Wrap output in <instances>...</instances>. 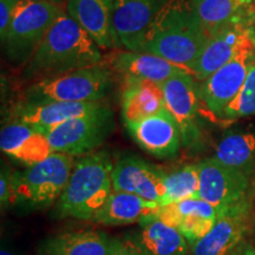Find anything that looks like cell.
<instances>
[{"mask_svg":"<svg viewBox=\"0 0 255 255\" xmlns=\"http://www.w3.org/2000/svg\"><path fill=\"white\" fill-rule=\"evenodd\" d=\"M176 207L181 216L177 229L187 239L190 247L213 228L216 220L225 209L216 208L200 197L181 201L176 203Z\"/></svg>","mask_w":255,"mask_h":255,"instance_id":"obj_25","label":"cell"},{"mask_svg":"<svg viewBox=\"0 0 255 255\" xmlns=\"http://www.w3.org/2000/svg\"><path fill=\"white\" fill-rule=\"evenodd\" d=\"M254 2H255V0H254Z\"/></svg>","mask_w":255,"mask_h":255,"instance_id":"obj_35","label":"cell"},{"mask_svg":"<svg viewBox=\"0 0 255 255\" xmlns=\"http://www.w3.org/2000/svg\"><path fill=\"white\" fill-rule=\"evenodd\" d=\"M244 53H255V38L251 28L239 20L210 34L199 58L191 66V72L196 79L203 82Z\"/></svg>","mask_w":255,"mask_h":255,"instance_id":"obj_8","label":"cell"},{"mask_svg":"<svg viewBox=\"0 0 255 255\" xmlns=\"http://www.w3.org/2000/svg\"><path fill=\"white\" fill-rule=\"evenodd\" d=\"M115 128L113 110L103 104L97 110L83 115L44 131L53 152L84 156L103 144Z\"/></svg>","mask_w":255,"mask_h":255,"instance_id":"obj_7","label":"cell"},{"mask_svg":"<svg viewBox=\"0 0 255 255\" xmlns=\"http://www.w3.org/2000/svg\"><path fill=\"white\" fill-rule=\"evenodd\" d=\"M12 197H13V171L8 168L1 169V176H0V202L1 207H8L12 205Z\"/></svg>","mask_w":255,"mask_h":255,"instance_id":"obj_30","label":"cell"},{"mask_svg":"<svg viewBox=\"0 0 255 255\" xmlns=\"http://www.w3.org/2000/svg\"><path fill=\"white\" fill-rule=\"evenodd\" d=\"M111 69L122 76L123 82L148 81L162 85L175 75L193 72L159 56L137 51H119L110 59ZM194 76V75H193Z\"/></svg>","mask_w":255,"mask_h":255,"instance_id":"obj_16","label":"cell"},{"mask_svg":"<svg viewBox=\"0 0 255 255\" xmlns=\"http://www.w3.org/2000/svg\"><path fill=\"white\" fill-rule=\"evenodd\" d=\"M165 108L162 85L148 81L124 83L122 119L124 124L141 121L161 113Z\"/></svg>","mask_w":255,"mask_h":255,"instance_id":"obj_23","label":"cell"},{"mask_svg":"<svg viewBox=\"0 0 255 255\" xmlns=\"http://www.w3.org/2000/svg\"><path fill=\"white\" fill-rule=\"evenodd\" d=\"M113 188L116 191L136 194L143 199L163 205L167 194V171L138 156L127 155L114 165Z\"/></svg>","mask_w":255,"mask_h":255,"instance_id":"obj_10","label":"cell"},{"mask_svg":"<svg viewBox=\"0 0 255 255\" xmlns=\"http://www.w3.org/2000/svg\"><path fill=\"white\" fill-rule=\"evenodd\" d=\"M20 0H0V37L1 40L7 33V30L13 18Z\"/></svg>","mask_w":255,"mask_h":255,"instance_id":"obj_29","label":"cell"},{"mask_svg":"<svg viewBox=\"0 0 255 255\" xmlns=\"http://www.w3.org/2000/svg\"><path fill=\"white\" fill-rule=\"evenodd\" d=\"M126 127L137 145L154 157H175L182 145L180 127L167 109Z\"/></svg>","mask_w":255,"mask_h":255,"instance_id":"obj_13","label":"cell"},{"mask_svg":"<svg viewBox=\"0 0 255 255\" xmlns=\"http://www.w3.org/2000/svg\"><path fill=\"white\" fill-rule=\"evenodd\" d=\"M253 237L255 241V213H254V220H253Z\"/></svg>","mask_w":255,"mask_h":255,"instance_id":"obj_34","label":"cell"},{"mask_svg":"<svg viewBox=\"0 0 255 255\" xmlns=\"http://www.w3.org/2000/svg\"><path fill=\"white\" fill-rule=\"evenodd\" d=\"M253 56L254 53H244L203 81L201 96L207 109L213 115L222 119L225 110L237 97L246 81Z\"/></svg>","mask_w":255,"mask_h":255,"instance_id":"obj_15","label":"cell"},{"mask_svg":"<svg viewBox=\"0 0 255 255\" xmlns=\"http://www.w3.org/2000/svg\"><path fill=\"white\" fill-rule=\"evenodd\" d=\"M255 116V62L251 64L240 92L225 110L222 119L239 120Z\"/></svg>","mask_w":255,"mask_h":255,"instance_id":"obj_28","label":"cell"},{"mask_svg":"<svg viewBox=\"0 0 255 255\" xmlns=\"http://www.w3.org/2000/svg\"><path fill=\"white\" fill-rule=\"evenodd\" d=\"M209 34L189 0H167L145 31L137 52H148L191 71Z\"/></svg>","mask_w":255,"mask_h":255,"instance_id":"obj_2","label":"cell"},{"mask_svg":"<svg viewBox=\"0 0 255 255\" xmlns=\"http://www.w3.org/2000/svg\"><path fill=\"white\" fill-rule=\"evenodd\" d=\"M114 162L108 151H94L75 162L69 182L56 202L59 219L91 221L113 193Z\"/></svg>","mask_w":255,"mask_h":255,"instance_id":"obj_3","label":"cell"},{"mask_svg":"<svg viewBox=\"0 0 255 255\" xmlns=\"http://www.w3.org/2000/svg\"><path fill=\"white\" fill-rule=\"evenodd\" d=\"M208 34L226 25L241 20L251 0H189Z\"/></svg>","mask_w":255,"mask_h":255,"instance_id":"obj_26","label":"cell"},{"mask_svg":"<svg viewBox=\"0 0 255 255\" xmlns=\"http://www.w3.org/2000/svg\"><path fill=\"white\" fill-rule=\"evenodd\" d=\"M116 255H146L145 252L137 245L136 241H121Z\"/></svg>","mask_w":255,"mask_h":255,"instance_id":"obj_31","label":"cell"},{"mask_svg":"<svg viewBox=\"0 0 255 255\" xmlns=\"http://www.w3.org/2000/svg\"><path fill=\"white\" fill-rule=\"evenodd\" d=\"M0 255H17V254H14V252L8 251L7 248L1 247V252H0Z\"/></svg>","mask_w":255,"mask_h":255,"instance_id":"obj_33","label":"cell"},{"mask_svg":"<svg viewBox=\"0 0 255 255\" xmlns=\"http://www.w3.org/2000/svg\"><path fill=\"white\" fill-rule=\"evenodd\" d=\"M199 164V197L216 208L231 207L250 194L251 178L210 157Z\"/></svg>","mask_w":255,"mask_h":255,"instance_id":"obj_11","label":"cell"},{"mask_svg":"<svg viewBox=\"0 0 255 255\" xmlns=\"http://www.w3.org/2000/svg\"><path fill=\"white\" fill-rule=\"evenodd\" d=\"M102 102H50V103H23L15 110V121L36 128L40 131L55 128L66 121L97 110Z\"/></svg>","mask_w":255,"mask_h":255,"instance_id":"obj_20","label":"cell"},{"mask_svg":"<svg viewBox=\"0 0 255 255\" xmlns=\"http://www.w3.org/2000/svg\"><path fill=\"white\" fill-rule=\"evenodd\" d=\"M65 11L100 47H116L113 32L114 0H66Z\"/></svg>","mask_w":255,"mask_h":255,"instance_id":"obj_19","label":"cell"},{"mask_svg":"<svg viewBox=\"0 0 255 255\" xmlns=\"http://www.w3.org/2000/svg\"><path fill=\"white\" fill-rule=\"evenodd\" d=\"M141 232L136 242L146 255H188L190 245L182 233L151 214L139 221Z\"/></svg>","mask_w":255,"mask_h":255,"instance_id":"obj_22","label":"cell"},{"mask_svg":"<svg viewBox=\"0 0 255 255\" xmlns=\"http://www.w3.org/2000/svg\"><path fill=\"white\" fill-rule=\"evenodd\" d=\"M102 63L100 46L64 9L33 56L23 66L21 77L34 83Z\"/></svg>","mask_w":255,"mask_h":255,"instance_id":"obj_1","label":"cell"},{"mask_svg":"<svg viewBox=\"0 0 255 255\" xmlns=\"http://www.w3.org/2000/svg\"><path fill=\"white\" fill-rule=\"evenodd\" d=\"M113 72L103 64L41 79L27 88L24 103L102 102L113 89Z\"/></svg>","mask_w":255,"mask_h":255,"instance_id":"obj_5","label":"cell"},{"mask_svg":"<svg viewBox=\"0 0 255 255\" xmlns=\"http://www.w3.org/2000/svg\"><path fill=\"white\" fill-rule=\"evenodd\" d=\"M0 148L9 157L27 167L39 163L53 152L46 133L19 121L2 127Z\"/></svg>","mask_w":255,"mask_h":255,"instance_id":"obj_18","label":"cell"},{"mask_svg":"<svg viewBox=\"0 0 255 255\" xmlns=\"http://www.w3.org/2000/svg\"><path fill=\"white\" fill-rule=\"evenodd\" d=\"M162 91L165 108L180 127L182 145L191 148L196 144L200 137L197 123L199 92L195 85V77L189 72L178 73L162 84Z\"/></svg>","mask_w":255,"mask_h":255,"instance_id":"obj_12","label":"cell"},{"mask_svg":"<svg viewBox=\"0 0 255 255\" xmlns=\"http://www.w3.org/2000/svg\"><path fill=\"white\" fill-rule=\"evenodd\" d=\"M213 158L252 178L255 175V131H232L223 135Z\"/></svg>","mask_w":255,"mask_h":255,"instance_id":"obj_24","label":"cell"},{"mask_svg":"<svg viewBox=\"0 0 255 255\" xmlns=\"http://www.w3.org/2000/svg\"><path fill=\"white\" fill-rule=\"evenodd\" d=\"M167 0H114L113 32L116 47L137 51L145 31Z\"/></svg>","mask_w":255,"mask_h":255,"instance_id":"obj_14","label":"cell"},{"mask_svg":"<svg viewBox=\"0 0 255 255\" xmlns=\"http://www.w3.org/2000/svg\"><path fill=\"white\" fill-rule=\"evenodd\" d=\"M161 205L136 194L113 190L91 221L105 226H124L139 222L157 213Z\"/></svg>","mask_w":255,"mask_h":255,"instance_id":"obj_21","label":"cell"},{"mask_svg":"<svg viewBox=\"0 0 255 255\" xmlns=\"http://www.w3.org/2000/svg\"><path fill=\"white\" fill-rule=\"evenodd\" d=\"M38 1H44V2H50V4H55L57 6L63 7V5L65 4L66 0H38Z\"/></svg>","mask_w":255,"mask_h":255,"instance_id":"obj_32","label":"cell"},{"mask_svg":"<svg viewBox=\"0 0 255 255\" xmlns=\"http://www.w3.org/2000/svg\"><path fill=\"white\" fill-rule=\"evenodd\" d=\"M120 240L101 231L62 233L44 240L38 247V255H116Z\"/></svg>","mask_w":255,"mask_h":255,"instance_id":"obj_17","label":"cell"},{"mask_svg":"<svg viewBox=\"0 0 255 255\" xmlns=\"http://www.w3.org/2000/svg\"><path fill=\"white\" fill-rule=\"evenodd\" d=\"M73 165V156L52 152L24 171H13L12 205L31 210L52 206L66 188Z\"/></svg>","mask_w":255,"mask_h":255,"instance_id":"obj_4","label":"cell"},{"mask_svg":"<svg viewBox=\"0 0 255 255\" xmlns=\"http://www.w3.org/2000/svg\"><path fill=\"white\" fill-rule=\"evenodd\" d=\"M251 194L222 210L213 228L190 247V255H227L245 241L253 227Z\"/></svg>","mask_w":255,"mask_h":255,"instance_id":"obj_9","label":"cell"},{"mask_svg":"<svg viewBox=\"0 0 255 255\" xmlns=\"http://www.w3.org/2000/svg\"><path fill=\"white\" fill-rule=\"evenodd\" d=\"M199 164H186L167 173L163 205L177 203L183 200L199 197Z\"/></svg>","mask_w":255,"mask_h":255,"instance_id":"obj_27","label":"cell"},{"mask_svg":"<svg viewBox=\"0 0 255 255\" xmlns=\"http://www.w3.org/2000/svg\"><path fill=\"white\" fill-rule=\"evenodd\" d=\"M63 11V7L50 2L20 0L1 40L7 58L17 65H25Z\"/></svg>","mask_w":255,"mask_h":255,"instance_id":"obj_6","label":"cell"}]
</instances>
